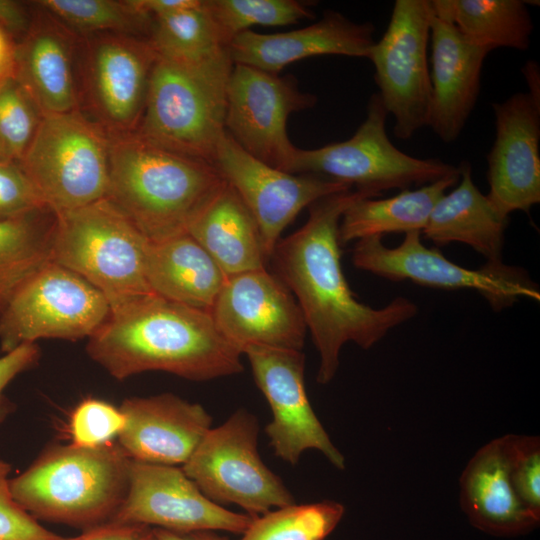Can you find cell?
I'll use <instances>...</instances> for the list:
<instances>
[{
  "instance_id": "obj_14",
  "label": "cell",
  "mask_w": 540,
  "mask_h": 540,
  "mask_svg": "<svg viewBox=\"0 0 540 540\" xmlns=\"http://www.w3.org/2000/svg\"><path fill=\"white\" fill-rule=\"evenodd\" d=\"M317 97L291 76L234 64L227 88L226 133L258 160L289 172L296 146L287 133L293 112L312 108Z\"/></svg>"
},
{
  "instance_id": "obj_41",
  "label": "cell",
  "mask_w": 540,
  "mask_h": 540,
  "mask_svg": "<svg viewBox=\"0 0 540 540\" xmlns=\"http://www.w3.org/2000/svg\"><path fill=\"white\" fill-rule=\"evenodd\" d=\"M64 540H155V537L149 526L107 522Z\"/></svg>"
},
{
  "instance_id": "obj_13",
  "label": "cell",
  "mask_w": 540,
  "mask_h": 540,
  "mask_svg": "<svg viewBox=\"0 0 540 540\" xmlns=\"http://www.w3.org/2000/svg\"><path fill=\"white\" fill-rule=\"evenodd\" d=\"M431 0H396L386 31L372 46L377 92L395 119L394 135L409 140L428 125L431 80L427 47Z\"/></svg>"
},
{
  "instance_id": "obj_35",
  "label": "cell",
  "mask_w": 540,
  "mask_h": 540,
  "mask_svg": "<svg viewBox=\"0 0 540 540\" xmlns=\"http://www.w3.org/2000/svg\"><path fill=\"white\" fill-rule=\"evenodd\" d=\"M42 114L20 83L11 77L0 86V159L20 163Z\"/></svg>"
},
{
  "instance_id": "obj_28",
  "label": "cell",
  "mask_w": 540,
  "mask_h": 540,
  "mask_svg": "<svg viewBox=\"0 0 540 540\" xmlns=\"http://www.w3.org/2000/svg\"><path fill=\"white\" fill-rule=\"evenodd\" d=\"M459 179L460 173L445 176L414 190L404 189L390 198L358 199L341 217L340 244L372 236L382 237L387 233L422 232L437 201Z\"/></svg>"
},
{
  "instance_id": "obj_32",
  "label": "cell",
  "mask_w": 540,
  "mask_h": 540,
  "mask_svg": "<svg viewBox=\"0 0 540 540\" xmlns=\"http://www.w3.org/2000/svg\"><path fill=\"white\" fill-rule=\"evenodd\" d=\"M77 36L122 33L148 38L151 21L129 0H41L34 2Z\"/></svg>"
},
{
  "instance_id": "obj_43",
  "label": "cell",
  "mask_w": 540,
  "mask_h": 540,
  "mask_svg": "<svg viewBox=\"0 0 540 540\" xmlns=\"http://www.w3.org/2000/svg\"><path fill=\"white\" fill-rule=\"evenodd\" d=\"M197 0H129L133 9L149 19L163 16L177 10L189 7Z\"/></svg>"
},
{
  "instance_id": "obj_2",
  "label": "cell",
  "mask_w": 540,
  "mask_h": 540,
  "mask_svg": "<svg viewBox=\"0 0 540 540\" xmlns=\"http://www.w3.org/2000/svg\"><path fill=\"white\" fill-rule=\"evenodd\" d=\"M86 351L117 380L162 371L209 381L243 371V354L220 333L211 313L153 293L110 307Z\"/></svg>"
},
{
  "instance_id": "obj_6",
  "label": "cell",
  "mask_w": 540,
  "mask_h": 540,
  "mask_svg": "<svg viewBox=\"0 0 540 540\" xmlns=\"http://www.w3.org/2000/svg\"><path fill=\"white\" fill-rule=\"evenodd\" d=\"M148 239L106 198L55 214L51 261L97 288L110 307L150 294L145 278Z\"/></svg>"
},
{
  "instance_id": "obj_23",
  "label": "cell",
  "mask_w": 540,
  "mask_h": 540,
  "mask_svg": "<svg viewBox=\"0 0 540 540\" xmlns=\"http://www.w3.org/2000/svg\"><path fill=\"white\" fill-rule=\"evenodd\" d=\"M374 32L371 22L356 23L338 11L327 10L320 20L304 28L273 34L240 33L227 52L234 64L279 74L290 63L313 56L368 58Z\"/></svg>"
},
{
  "instance_id": "obj_16",
  "label": "cell",
  "mask_w": 540,
  "mask_h": 540,
  "mask_svg": "<svg viewBox=\"0 0 540 540\" xmlns=\"http://www.w3.org/2000/svg\"><path fill=\"white\" fill-rule=\"evenodd\" d=\"M212 164L256 220L270 260L284 229L305 207L352 187L319 175L272 167L242 149L226 132Z\"/></svg>"
},
{
  "instance_id": "obj_18",
  "label": "cell",
  "mask_w": 540,
  "mask_h": 540,
  "mask_svg": "<svg viewBox=\"0 0 540 540\" xmlns=\"http://www.w3.org/2000/svg\"><path fill=\"white\" fill-rule=\"evenodd\" d=\"M220 333L240 352L249 346L300 350L307 333L299 305L266 268L229 276L211 309Z\"/></svg>"
},
{
  "instance_id": "obj_42",
  "label": "cell",
  "mask_w": 540,
  "mask_h": 540,
  "mask_svg": "<svg viewBox=\"0 0 540 540\" xmlns=\"http://www.w3.org/2000/svg\"><path fill=\"white\" fill-rule=\"evenodd\" d=\"M33 14L26 4L15 0H0V26L13 38L21 39L28 31Z\"/></svg>"
},
{
  "instance_id": "obj_39",
  "label": "cell",
  "mask_w": 540,
  "mask_h": 540,
  "mask_svg": "<svg viewBox=\"0 0 540 540\" xmlns=\"http://www.w3.org/2000/svg\"><path fill=\"white\" fill-rule=\"evenodd\" d=\"M11 465L0 459V540H64L41 525L15 500L9 473Z\"/></svg>"
},
{
  "instance_id": "obj_3",
  "label": "cell",
  "mask_w": 540,
  "mask_h": 540,
  "mask_svg": "<svg viewBox=\"0 0 540 540\" xmlns=\"http://www.w3.org/2000/svg\"><path fill=\"white\" fill-rule=\"evenodd\" d=\"M225 183L206 160L161 148L136 133L109 137L105 198L149 241L187 232Z\"/></svg>"
},
{
  "instance_id": "obj_9",
  "label": "cell",
  "mask_w": 540,
  "mask_h": 540,
  "mask_svg": "<svg viewBox=\"0 0 540 540\" xmlns=\"http://www.w3.org/2000/svg\"><path fill=\"white\" fill-rule=\"evenodd\" d=\"M156 60L146 37L122 33L79 36V111L108 137L136 133Z\"/></svg>"
},
{
  "instance_id": "obj_8",
  "label": "cell",
  "mask_w": 540,
  "mask_h": 540,
  "mask_svg": "<svg viewBox=\"0 0 540 540\" xmlns=\"http://www.w3.org/2000/svg\"><path fill=\"white\" fill-rule=\"evenodd\" d=\"M20 165L55 214L106 197L109 137L79 110L44 115Z\"/></svg>"
},
{
  "instance_id": "obj_30",
  "label": "cell",
  "mask_w": 540,
  "mask_h": 540,
  "mask_svg": "<svg viewBox=\"0 0 540 540\" xmlns=\"http://www.w3.org/2000/svg\"><path fill=\"white\" fill-rule=\"evenodd\" d=\"M55 213L0 220V314L17 290L51 261Z\"/></svg>"
},
{
  "instance_id": "obj_36",
  "label": "cell",
  "mask_w": 540,
  "mask_h": 540,
  "mask_svg": "<svg viewBox=\"0 0 540 540\" xmlns=\"http://www.w3.org/2000/svg\"><path fill=\"white\" fill-rule=\"evenodd\" d=\"M119 407L97 398L83 399L68 422L70 444L81 448H100L117 441L125 426Z\"/></svg>"
},
{
  "instance_id": "obj_7",
  "label": "cell",
  "mask_w": 540,
  "mask_h": 540,
  "mask_svg": "<svg viewBox=\"0 0 540 540\" xmlns=\"http://www.w3.org/2000/svg\"><path fill=\"white\" fill-rule=\"evenodd\" d=\"M388 115L379 94H372L366 117L352 137L314 149L297 147L289 173L323 176L373 197L460 173L459 166L413 157L398 149L386 131Z\"/></svg>"
},
{
  "instance_id": "obj_22",
  "label": "cell",
  "mask_w": 540,
  "mask_h": 540,
  "mask_svg": "<svg viewBox=\"0 0 540 540\" xmlns=\"http://www.w3.org/2000/svg\"><path fill=\"white\" fill-rule=\"evenodd\" d=\"M78 40L79 36L38 7L27 33L16 42L14 77L42 116L79 110Z\"/></svg>"
},
{
  "instance_id": "obj_15",
  "label": "cell",
  "mask_w": 540,
  "mask_h": 540,
  "mask_svg": "<svg viewBox=\"0 0 540 540\" xmlns=\"http://www.w3.org/2000/svg\"><path fill=\"white\" fill-rule=\"evenodd\" d=\"M243 355L272 412L265 433L274 454L294 466L305 451L316 450L336 468L345 469L343 454L332 443L308 399L302 351L249 346Z\"/></svg>"
},
{
  "instance_id": "obj_27",
  "label": "cell",
  "mask_w": 540,
  "mask_h": 540,
  "mask_svg": "<svg viewBox=\"0 0 540 540\" xmlns=\"http://www.w3.org/2000/svg\"><path fill=\"white\" fill-rule=\"evenodd\" d=\"M189 233L227 277L266 268L259 226L227 183L193 219Z\"/></svg>"
},
{
  "instance_id": "obj_24",
  "label": "cell",
  "mask_w": 540,
  "mask_h": 540,
  "mask_svg": "<svg viewBox=\"0 0 540 540\" xmlns=\"http://www.w3.org/2000/svg\"><path fill=\"white\" fill-rule=\"evenodd\" d=\"M460 502L475 526L495 533L521 532L540 518L514 490L506 435L482 446L469 460L460 477Z\"/></svg>"
},
{
  "instance_id": "obj_4",
  "label": "cell",
  "mask_w": 540,
  "mask_h": 540,
  "mask_svg": "<svg viewBox=\"0 0 540 540\" xmlns=\"http://www.w3.org/2000/svg\"><path fill=\"white\" fill-rule=\"evenodd\" d=\"M130 462L117 442L94 449L52 445L10 479V488L36 520L86 530L109 522L122 504Z\"/></svg>"
},
{
  "instance_id": "obj_37",
  "label": "cell",
  "mask_w": 540,
  "mask_h": 540,
  "mask_svg": "<svg viewBox=\"0 0 540 540\" xmlns=\"http://www.w3.org/2000/svg\"><path fill=\"white\" fill-rule=\"evenodd\" d=\"M506 438L514 490L523 504L540 517V440L512 434Z\"/></svg>"
},
{
  "instance_id": "obj_25",
  "label": "cell",
  "mask_w": 540,
  "mask_h": 540,
  "mask_svg": "<svg viewBox=\"0 0 540 540\" xmlns=\"http://www.w3.org/2000/svg\"><path fill=\"white\" fill-rule=\"evenodd\" d=\"M145 278L151 293L211 312L227 276L187 232L149 241Z\"/></svg>"
},
{
  "instance_id": "obj_34",
  "label": "cell",
  "mask_w": 540,
  "mask_h": 540,
  "mask_svg": "<svg viewBox=\"0 0 540 540\" xmlns=\"http://www.w3.org/2000/svg\"><path fill=\"white\" fill-rule=\"evenodd\" d=\"M226 47L256 25L287 26L313 18L310 2L301 0H203Z\"/></svg>"
},
{
  "instance_id": "obj_20",
  "label": "cell",
  "mask_w": 540,
  "mask_h": 540,
  "mask_svg": "<svg viewBox=\"0 0 540 540\" xmlns=\"http://www.w3.org/2000/svg\"><path fill=\"white\" fill-rule=\"evenodd\" d=\"M119 408L126 422L116 442L138 462L182 466L212 424L202 405L172 393L126 398Z\"/></svg>"
},
{
  "instance_id": "obj_44",
  "label": "cell",
  "mask_w": 540,
  "mask_h": 540,
  "mask_svg": "<svg viewBox=\"0 0 540 540\" xmlns=\"http://www.w3.org/2000/svg\"><path fill=\"white\" fill-rule=\"evenodd\" d=\"M16 42L0 26V86L15 74Z\"/></svg>"
},
{
  "instance_id": "obj_29",
  "label": "cell",
  "mask_w": 540,
  "mask_h": 540,
  "mask_svg": "<svg viewBox=\"0 0 540 540\" xmlns=\"http://www.w3.org/2000/svg\"><path fill=\"white\" fill-rule=\"evenodd\" d=\"M435 16L451 22L469 40L494 50L525 51L533 22L527 1L431 0Z\"/></svg>"
},
{
  "instance_id": "obj_21",
  "label": "cell",
  "mask_w": 540,
  "mask_h": 540,
  "mask_svg": "<svg viewBox=\"0 0 540 540\" xmlns=\"http://www.w3.org/2000/svg\"><path fill=\"white\" fill-rule=\"evenodd\" d=\"M431 104L428 125L444 143L461 134L477 102L486 56L492 51L434 15L430 25Z\"/></svg>"
},
{
  "instance_id": "obj_26",
  "label": "cell",
  "mask_w": 540,
  "mask_h": 540,
  "mask_svg": "<svg viewBox=\"0 0 540 540\" xmlns=\"http://www.w3.org/2000/svg\"><path fill=\"white\" fill-rule=\"evenodd\" d=\"M459 169L458 183L437 201L421 233L438 246L464 243L487 263H501L508 218L475 185L471 164L464 161Z\"/></svg>"
},
{
  "instance_id": "obj_1",
  "label": "cell",
  "mask_w": 540,
  "mask_h": 540,
  "mask_svg": "<svg viewBox=\"0 0 540 540\" xmlns=\"http://www.w3.org/2000/svg\"><path fill=\"white\" fill-rule=\"evenodd\" d=\"M376 198L349 190L326 196L309 206L298 230L277 243L270 260L275 274L289 288L303 314L319 355L317 382L336 375L342 347L353 342L369 349L391 329L418 312L414 302L397 297L382 308L360 302L341 267L339 224L345 210L360 198Z\"/></svg>"
},
{
  "instance_id": "obj_11",
  "label": "cell",
  "mask_w": 540,
  "mask_h": 540,
  "mask_svg": "<svg viewBox=\"0 0 540 540\" xmlns=\"http://www.w3.org/2000/svg\"><path fill=\"white\" fill-rule=\"evenodd\" d=\"M109 314V302L97 288L49 261L1 312L0 350L6 353L39 339H88Z\"/></svg>"
},
{
  "instance_id": "obj_10",
  "label": "cell",
  "mask_w": 540,
  "mask_h": 540,
  "mask_svg": "<svg viewBox=\"0 0 540 540\" xmlns=\"http://www.w3.org/2000/svg\"><path fill=\"white\" fill-rule=\"evenodd\" d=\"M258 433L257 417L240 408L207 431L181 468L210 500L237 505L252 516L295 503L262 461Z\"/></svg>"
},
{
  "instance_id": "obj_33",
  "label": "cell",
  "mask_w": 540,
  "mask_h": 540,
  "mask_svg": "<svg viewBox=\"0 0 540 540\" xmlns=\"http://www.w3.org/2000/svg\"><path fill=\"white\" fill-rule=\"evenodd\" d=\"M344 513L336 501L293 503L254 517L240 540H324Z\"/></svg>"
},
{
  "instance_id": "obj_5",
  "label": "cell",
  "mask_w": 540,
  "mask_h": 540,
  "mask_svg": "<svg viewBox=\"0 0 540 540\" xmlns=\"http://www.w3.org/2000/svg\"><path fill=\"white\" fill-rule=\"evenodd\" d=\"M233 66L227 51L196 65L157 56L136 134L161 148L212 163L226 132Z\"/></svg>"
},
{
  "instance_id": "obj_12",
  "label": "cell",
  "mask_w": 540,
  "mask_h": 540,
  "mask_svg": "<svg viewBox=\"0 0 540 540\" xmlns=\"http://www.w3.org/2000/svg\"><path fill=\"white\" fill-rule=\"evenodd\" d=\"M352 262L360 270L391 281L411 280L432 288L475 290L496 311L520 298L540 300L537 285L524 271L503 262L486 263L479 269L459 266L437 249L423 245L419 231L406 233L394 248L385 246L380 236L358 240Z\"/></svg>"
},
{
  "instance_id": "obj_31",
  "label": "cell",
  "mask_w": 540,
  "mask_h": 540,
  "mask_svg": "<svg viewBox=\"0 0 540 540\" xmlns=\"http://www.w3.org/2000/svg\"><path fill=\"white\" fill-rule=\"evenodd\" d=\"M148 40L159 58L196 65L227 51L203 0L151 20Z\"/></svg>"
},
{
  "instance_id": "obj_38",
  "label": "cell",
  "mask_w": 540,
  "mask_h": 540,
  "mask_svg": "<svg viewBox=\"0 0 540 540\" xmlns=\"http://www.w3.org/2000/svg\"><path fill=\"white\" fill-rule=\"evenodd\" d=\"M45 209L49 208L20 163L0 159V220L21 218Z\"/></svg>"
},
{
  "instance_id": "obj_17",
  "label": "cell",
  "mask_w": 540,
  "mask_h": 540,
  "mask_svg": "<svg viewBox=\"0 0 540 540\" xmlns=\"http://www.w3.org/2000/svg\"><path fill=\"white\" fill-rule=\"evenodd\" d=\"M254 517L210 500L179 466L131 460L126 496L109 522L173 532L243 534Z\"/></svg>"
},
{
  "instance_id": "obj_40",
  "label": "cell",
  "mask_w": 540,
  "mask_h": 540,
  "mask_svg": "<svg viewBox=\"0 0 540 540\" xmlns=\"http://www.w3.org/2000/svg\"><path fill=\"white\" fill-rule=\"evenodd\" d=\"M40 355L38 345L28 343L0 356V424L14 410L13 403L4 394L5 389L17 376L33 368Z\"/></svg>"
},
{
  "instance_id": "obj_45",
  "label": "cell",
  "mask_w": 540,
  "mask_h": 540,
  "mask_svg": "<svg viewBox=\"0 0 540 540\" xmlns=\"http://www.w3.org/2000/svg\"><path fill=\"white\" fill-rule=\"evenodd\" d=\"M155 540H229L214 531L173 532L153 528Z\"/></svg>"
},
{
  "instance_id": "obj_19",
  "label": "cell",
  "mask_w": 540,
  "mask_h": 540,
  "mask_svg": "<svg viewBox=\"0 0 540 540\" xmlns=\"http://www.w3.org/2000/svg\"><path fill=\"white\" fill-rule=\"evenodd\" d=\"M492 107L495 139L487 154L486 196L508 218L540 202V93L517 92Z\"/></svg>"
}]
</instances>
